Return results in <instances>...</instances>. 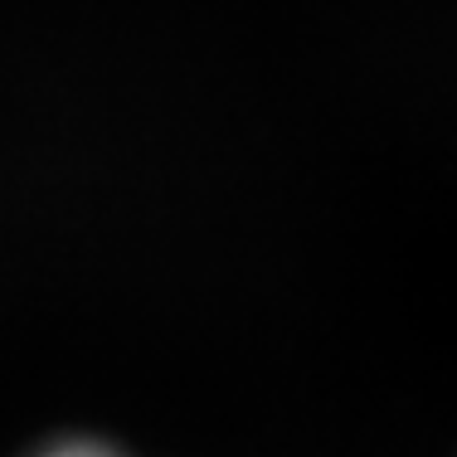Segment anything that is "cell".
I'll use <instances>...</instances> for the list:
<instances>
[{"mask_svg":"<svg viewBox=\"0 0 457 457\" xmlns=\"http://www.w3.org/2000/svg\"><path fill=\"white\" fill-rule=\"evenodd\" d=\"M39 457H122V453L107 448V443H93V438H73V443H54Z\"/></svg>","mask_w":457,"mask_h":457,"instance_id":"cell-1","label":"cell"}]
</instances>
